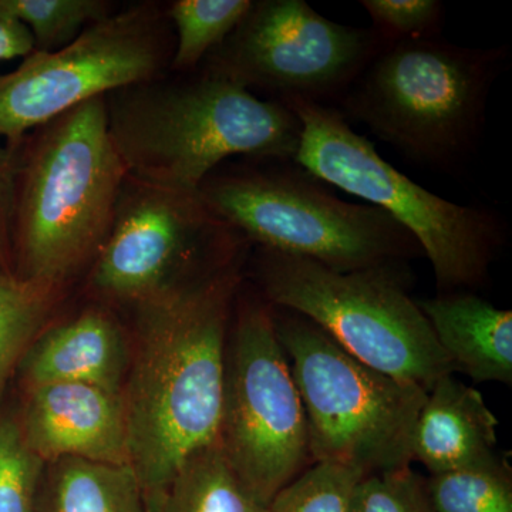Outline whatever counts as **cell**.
Wrapping results in <instances>:
<instances>
[{
    "mask_svg": "<svg viewBox=\"0 0 512 512\" xmlns=\"http://www.w3.org/2000/svg\"><path fill=\"white\" fill-rule=\"evenodd\" d=\"M234 265L183 291L133 308L123 396L130 463L147 512H160L188 458L220 443Z\"/></svg>",
    "mask_w": 512,
    "mask_h": 512,
    "instance_id": "obj_1",
    "label": "cell"
},
{
    "mask_svg": "<svg viewBox=\"0 0 512 512\" xmlns=\"http://www.w3.org/2000/svg\"><path fill=\"white\" fill-rule=\"evenodd\" d=\"M106 107L127 174L181 190H200L227 158L295 160L301 141L284 101L259 99L204 67L124 87Z\"/></svg>",
    "mask_w": 512,
    "mask_h": 512,
    "instance_id": "obj_2",
    "label": "cell"
},
{
    "mask_svg": "<svg viewBox=\"0 0 512 512\" xmlns=\"http://www.w3.org/2000/svg\"><path fill=\"white\" fill-rule=\"evenodd\" d=\"M16 151L13 272L69 288L109 237L127 170L111 138L106 97L26 134Z\"/></svg>",
    "mask_w": 512,
    "mask_h": 512,
    "instance_id": "obj_3",
    "label": "cell"
},
{
    "mask_svg": "<svg viewBox=\"0 0 512 512\" xmlns=\"http://www.w3.org/2000/svg\"><path fill=\"white\" fill-rule=\"evenodd\" d=\"M505 56L436 37L390 43L350 84L343 107L404 156L450 167L477 143Z\"/></svg>",
    "mask_w": 512,
    "mask_h": 512,
    "instance_id": "obj_4",
    "label": "cell"
},
{
    "mask_svg": "<svg viewBox=\"0 0 512 512\" xmlns=\"http://www.w3.org/2000/svg\"><path fill=\"white\" fill-rule=\"evenodd\" d=\"M301 123L296 163L322 183L362 198L402 225L430 259L441 291L480 284L503 239L493 212L444 200L387 163L339 110L281 100Z\"/></svg>",
    "mask_w": 512,
    "mask_h": 512,
    "instance_id": "obj_5",
    "label": "cell"
},
{
    "mask_svg": "<svg viewBox=\"0 0 512 512\" xmlns=\"http://www.w3.org/2000/svg\"><path fill=\"white\" fill-rule=\"evenodd\" d=\"M256 271L272 305L311 320L377 372L427 393L454 372L396 264L336 272L312 259L259 248Z\"/></svg>",
    "mask_w": 512,
    "mask_h": 512,
    "instance_id": "obj_6",
    "label": "cell"
},
{
    "mask_svg": "<svg viewBox=\"0 0 512 512\" xmlns=\"http://www.w3.org/2000/svg\"><path fill=\"white\" fill-rule=\"evenodd\" d=\"M302 171L276 165L215 170L200 192L245 241L298 255L336 272L396 264L423 252L386 212L339 200Z\"/></svg>",
    "mask_w": 512,
    "mask_h": 512,
    "instance_id": "obj_7",
    "label": "cell"
},
{
    "mask_svg": "<svg viewBox=\"0 0 512 512\" xmlns=\"http://www.w3.org/2000/svg\"><path fill=\"white\" fill-rule=\"evenodd\" d=\"M281 311L276 332L305 409L312 460L365 476L409 467L426 390L377 372L311 320Z\"/></svg>",
    "mask_w": 512,
    "mask_h": 512,
    "instance_id": "obj_8",
    "label": "cell"
},
{
    "mask_svg": "<svg viewBox=\"0 0 512 512\" xmlns=\"http://www.w3.org/2000/svg\"><path fill=\"white\" fill-rule=\"evenodd\" d=\"M244 242L200 190L127 174L109 237L87 272V291L101 305L133 309L237 265Z\"/></svg>",
    "mask_w": 512,
    "mask_h": 512,
    "instance_id": "obj_9",
    "label": "cell"
},
{
    "mask_svg": "<svg viewBox=\"0 0 512 512\" xmlns=\"http://www.w3.org/2000/svg\"><path fill=\"white\" fill-rule=\"evenodd\" d=\"M175 46L167 6L138 2L94 23L63 49L33 52L0 74V141L26 134L86 101L168 74Z\"/></svg>",
    "mask_w": 512,
    "mask_h": 512,
    "instance_id": "obj_10",
    "label": "cell"
},
{
    "mask_svg": "<svg viewBox=\"0 0 512 512\" xmlns=\"http://www.w3.org/2000/svg\"><path fill=\"white\" fill-rule=\"evenodd\" d=\"M228 338L218 444L238 477L268 507L311 458L308 420L271 306L241 303Z\"/></svg>",
    "mask_w": 512,
    "mask_h": 512,
    "instance_id": "obj_11",
    "label": "cell"
},
{
    "mask_svg": "<svg viewBox=\"0 0 512 512\" xmlns=\"http://www.w3.org/2000/svg\"><path fill=\"white\" fill-rule=\"evenodd\" d=\"M384 46L375 30L323 18L303 0H259L202 67L275 100L349 89Z\"/></svg>",
    "mask_w": 512,
    "mask_h": 512,
    "instance_id": "obj_12",
    "label": "cell"
},
{
    "mask_svg": "<svg viewBox=\"0 0 512 512\" xmlns=\"http://www.w3.org/2000/svg\"><path fill=\"white\" fill-rule=\"evenodd\" d=\"M18 416L23 439L45 464L63 458L131 466L121 393L87 383L26 387Z\"/></svg>",
    "mask_w": 512,
    "mask_h": 512,
    "instance_id": "obj_13",
    "label": "cell"
},
{
    "mask_svg": "<svg viewBox=\"0 0 512 512\" xmlns=\"http://www.w3.org/2000/svg\"><path fill=\"white\" fill-rule=\"evenodd\" d=\"M131 342L106 305H94L50 323L32 343L19 370L23 386L87 383L123 392Z\"/></svg>",
    "mask_w": 512,
    "mask_h": 512,
    "instance_id": "obj_14",
    "label": "cell"
},
{
    "mask_svg": "<svg viewBox=\"0 0 512 512\" xmlns=\"http://www.w3.org/2000/svg\"><path fill=\"white\" fill-rule=\"evenodd\" d=\"M497 426L478 390L451 375L441 377L417 417L413 460L420 461L431 476L493 463L498 460Z\"/></svg>",
    "mask_w": 512,
    "mask_h": 512,
    "instance_id": "obj_15",
    "label": "cell"
},
{
    "mask_svg": "<svg viewBox=\"0 0 512 512\" xmlns=\"http://www.w3.org/2000/svg\"><path fill=\"white\" fill-rule=\"evenodd\" d=\"M454 370L480 382H512V312L471 293L417 302Z\"/></svg>",
    "mask_w": 512,
    "mask_h": 512,
    "instance_id": "obj_16",
    "label": "cell"
},
{
    "mask_svg": "<svg viewBox=\"0 0 512 512\" xmlns=\"http://www.w3.org/2000/svg\"><path fill=\"white\" fill-rule=\"evenodd\" d=\"M37 512H147L131 466L63 458L46 464Z\"/></svg>",
    "mask_w": 512,
    "mask_h": 512,
    "instance_id": "obj_17",
    "label": "cell"
},
{
    "mask_svg": "<svg viewBox=\"0 0 512 512\" xmlns=\"http://www.w3.org/2000/svg\"><path fill=\"white\" fill-rule=\"evenodd\" d=\"M231 467L220 444L205 448L178 468L160 512H266Z\"/></svg>",
    "mask_w": 512,
    "mask_h": 512,
    "instance_id": "obj_18",
    "label": "cell"
},
{
    "mask_svg": "<svg viewBox=\"0 0 512 512\" xmlns=\"http://www.w3.org/2000/svg\"><path fill=\"white\" fill-rule=\"evenodd\" d=\"M66 293L63 286L25 281L0 266V396Z\"/></svg>",
    "mask_w": 512,
    "mask_h": 512,
    "instance_id": "obj_19",
    "label": "cell"
},
{
    "mask_svg": "<svg viewBox=\"0 0 512 512\" xmlns=\"http://www.w3.org/2000/svg\"><path fill=\"white\" fill-rule=\"evenodd\" d=\"M252 0H175L167 6L175 46L170 72L200 69L252 8Z\"/></svg>",
    "mask_w": 512,
    "mask_h": 512,
    "instance_id": "obj_20",
    "label": "cell"
},
{
    "mask_svg": "<svg viewBox=\"0 0 512 512\" xmlns=\"http://www.w3.org/2000/svg\"><path fill=\"white\" fill-rule=\"evenodd\" d=\"M426 490L434 512H512L511 471L500 460L434 474Z\"/></svg>",
    "mask_w": 512,
    "mask_h": 512,
    "instance_id": "obj_21",
    "label": "cell"
},
{
    "mask_svg": "<svg viewBox=\"0 0 512 512\" xmlns=\"http://www.w3.org/2000/svg\"><path fill=\"white\" fill-rule=\"evenodd\" d=\"M3 5L29 29L33 52L42 53L70 45L117 10L110 0H3Z\"/></svg>",
    "mask_w": 512,
    "mask_h": 512,
    "instance_id": "obj_22",
    "label": "cell"
},
{
    "mask_svg": "<svg viewBox=\"0 0 512 512\" xmlns=\"http://www.w3.org/2000/svg\"><path fill=\"white\" fill-rule=\"evenodd\" d=\"M363 477L355 468L315 463L282 488L266 512H353L356 488Z\"/></svg>",
    "mask_w": 512,
    "mask_h": 512,
    "instance_id": "obj_23",
    "label": "cell"
},
{
    "mask_svg": "<svg viewBox=\"0 0 512 512\" xmlns=\"http://www.w3.org/2000/svg\"><path fill=\"white\" fill-rule=\"evenodd\" d=\"M45 467L23 439L18 416H0V512H37Z\"/></svg>",
    "mask_w": 512,
    "mask_h": 512,
    "instance_id": "obj_24",
    "label": "cell"
},
{
    "mask_svg": "<svg viewBox=\"0 0 512 512\" xmlns=\"http://www.w3.org/2000/svg\"><path fill=\"white\" fill-rule=\"evenodd\" d=\"M353 512H434L426 480L409 467L367 474L357 485Z\"/></svg>",
    "mask_w": 512,
    "mask_h": 512,
    "instance_id": "obj_25",
    "label": "cell"
},
{
    "mask_svg": "<svg viewBox=\"0 0 512 512\" xmlns=\"http://www.w3.org/2000/svg\"><path fill=\"white\" fill-rule=\"evenodd\" d=\"M362 5L384 45L436 37L443 18L436 0H363Z\"/></svg>",
    "mask_w": 512,
    "mask_h": 512,
    "instance_id": "obj_26",
    "label": "cell"
},
{
    "mask_svg": "<svg viewBox=\"0 0 512 512\" xmlns=\"http://www.w3.org/2000/svg\"><path fill=\"white\" fill-rule=\"evenodd\" d=\"M16 151L0 143V266L13 272L12 212L15 198Z\"/></svg>",
    "mask_w": 512,
    "mask_h": 512,
    "instance_id": "obj_27",
    "label": "cell"
},
{
    "mask_svg": "<svg viewBox=\"0 0 512 512\" xmlns=\"http://www.w3.org/2000/svg\"><path fill=\"white\" fill-rule=\"evenodd\" d=\"M35 50L29 29L0 0V62L28 57Z\"/></svg>",
    "mask_w": 512,
    "mask_h": 512,
    "instance_id": "obj_28",
    "label": "cell"
}]
</instances>
